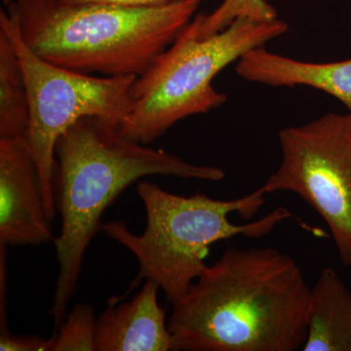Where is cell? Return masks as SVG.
<instances>
[{
	"label": "cell",
	"instance_id": "1",
	"mask_svg": "<svg viewBox=\"0 0 351 351\" xmlns=\"http://www.w3.org/2000/svg\"><path fill=\"white\" fill-rule=\"evenodd\" d=\"M309 290L276 248L226 249L173 304V351H295L306 339Z\"/></svg>",
	"mask_w": 351,
	"mask_h": 351
},
{
	"label": "cell",
	"instance_id": "2",
	"mask_svg": "<svg viewBox=\"0 0 351 351\" xmlns=\"http://www.w3.org/2000/svg\"><path fill=\"white\" fill-rule=\"evenodd\" d=\"M54 195L62 230L55 239L59 274L50 314L60 326L77 289L88 247L101 217L131 184L149 176L219 182L225 171L196 165L176 154L129 140L98 117L76 121L55 149Z\"/></svg>",
	"mask_w": 351,
	"mask_h": 351
},
{
	"label": "cell",
	"instance_id": "3",
	"mask_svg": "<svg viewBox=\"0 0 351 351\" xmlns=\"http://www.w3.org/2000/svg\"><path fill=\"white\" fill-rule=\"evenodd\" d=\"M2 1L25 43L49 63L83 75L138 77L179 38L202 0L156 6Z\"/></svg>",
	"mask_w": 351,
	"mask_h": 351
},
{
	"label": "cell",
	"instance_id": "4",
	"mask_svg": "<svg viewBox=\"0 0 351 351\" xmlns=\"http://www.w3.org/2000/svg\"><path fill=\"white\" fill-rule=\"evenodd\" d=\"M137 189L147 215L145 232L134 234L120 221L103 223L101 230L137 258L140 272L136 282L154 281L172 306L206 269L205 258L212 245L240 235L262 239L292 217L280 206L252 223H233L230 215L249 219L265 205L267 193L262 186L232 200L201 193L186 197L147 181L138 182Z\"/></svg>",
	"mask_w": 351,
	"mask_h": 351
},
{
	"label": "cell",
	"instance_id": "5",
	"mask_svg": "<svg viewBox=\"0 0 351 351\" xmlns=\"http://www.w3.org/2000/svg\"><path fill=\"white\" fill-rule=\"evenodd\" d=\"M288 31L276 18L235 20L219 34L198 39L182 31L131 88L130 112L119 126L123 137L149 145L178 122L226 104L214 78L249 51L263 47Z\"/></svg>",
	"mask_w": 351,
	"mask_h": 351
},
{
	"label": "cell",
	"instance_id": "6",
	"mask_svg": "<svg viewBox=\"0 0 351 351\" xmlns=\"http://www.w3.org/2000/svg\"><path fill=\"white\" fill-rule=\"evenodd\" d=\"M0 29L10 38L24 73L29 95L27 140L40 179L44 205L51 219L56 215L54 195L55 149L58 140L83 117H98L121 125L132 108L136 76H94L49 63L25 43L17 22L0 10Z\"/></svg>",
	"mask_w": 351,
	"mask_h": 351
},
{
	"label": "cell",
	"instance_id": "7",
	"mask_svg": "<svg viewBox=\"0 0 351 351\" xmlns=\"http://www.w3.org/2000/svg\"><path fill=\"white\" fill-rule=\"evenodd\" d=\"M282 160L262 186L288 191L324 219L341 263L351 267V112L327 113L279 132Z\"/></svg>",
	"mask_w": 351,
	"mask_h": 351
},
{
	"label": "cell",
	"instance_id": "8",
	"mask_svg": "<svg viewBox=\"0 0 351 351\" xmlns=\"http://www.w3.org/2000/svg\"><path fill=\"white\" fill-rule=\"evenodd\" d=\"M51 223L27 136L0 138V245L47 243Z\"/></svg>",
	"mask_w": 351,
	"mask_h": 351
},
{
	"label": "cell",
	"instance_id": "9",
	"mask_svg": "<svg viewBox=\"0 0 351 351\" xmlns=\"http://www.w3.org/2000/svg\"><path fill=\"white\" fill-rule=\"evenodd\" d=\"M158 284L145 280L142 290L131 301L108 306L96 326V351H169L172 336L166 311L159 306Z\"/></svg>",
	"mask_w": 351,
	"mask_h": 351
},
{
	"label": "cell",
	"instance_id": "10",
	"mask_svg": "<svg viewBox=\"0 0 351 351\" xmlns=\"http://www.w3.org/2000/svg\"><path fill=\"white\" fill-rule=\"evenodd\" d=\"M247 82L272 87L307 86L341 101L351 112V59L311 63L255 48L240 58L235 68Z\"/></svg>",
	"mask_w": 351,
	"mask_h": 351
},
{
	"label": "cell",
	"instance_id": "11",
	"mask_svg": "<svg viewBox=\"0 0 351 351\" xmlns=\"http://www.w3.org/2000/svg\"><path fill=\"white\" fill-rule=\"evenodd\" d=\"M304 351H351V291L331 267L309 290Z\"/></svg>",
	"mask_w": 351,
	"mask_h": 351
},
{
	"label": "cell",
	"instance_id": "12",
	"mask_svg": "<svg viewBox=\"0 0 351 351\" xmlns=\"http://www.w3.org/2000/svg\"><path fill=\"white\" fill-rule=\"evenodd\" d=\"M29 95L19 58L0 29V138L27 136Z\"/></svg>",
	"mask_w": 351,
	"mask_h": 351
},
{
	"label": "cell",
	"instance_id": "13",
	"mask_svg": "<svg viewBox=\"0 0 351 351\" xmlns=\"http://www.w3.org/2000/svg\"><path fill=\"white\" fill-rule=\"evenodd\" d=\"M239 18L270 21L278 17L276 9L267 0H223L213 12L193 17L184 31L193 38L204 39L223 31Z\"/></svg>",
	"mask_w": 351,
	"mask_h": 351
},
{
	"label": "cell",
	"instance_id": "14",
	"mask_svg": "<svg viewBox=\"0 0 351 351\" xmlns=\"http://www.w3.org/2000/svg\"><path fill=\"white\" fill-rule=\"evenodd\" d=\"M97 318L91 304H76L59 326L52 351L96 350Z\"/></svg>",
	"mask_w": 351,
	"mask_h": 351
},
{
	"label": "cell",
	"instance_id": "15",
	"mask_svg": "<svg viewBox=\"0 0 351 351\" xmlns=\"http://www.w3.org/2000/svg\"><path fill=\"white\" fill-rule=\"evenodd\" d=\"M54 337L44 339L38 336H15L8 328H0L1 351H52Z\"/></svg>",
	"mask_w": 351,
	"mask_h": 351
},
{
	"label": "cell",
	"instance_id": "16",
	"mask_svg": "<svg viewBox=\"0 0 351 351\" xmlns=\"http://www.w3.org/2000/svg\"><path fill=\"white\" fill-rule=\"evenodd\" d=\"M69 4L105 3L126 6H156L167 3L170 0H62Z\"/></svg>",
	"mask_w": 351,
	"mask_h": 351
}]
</instances>
